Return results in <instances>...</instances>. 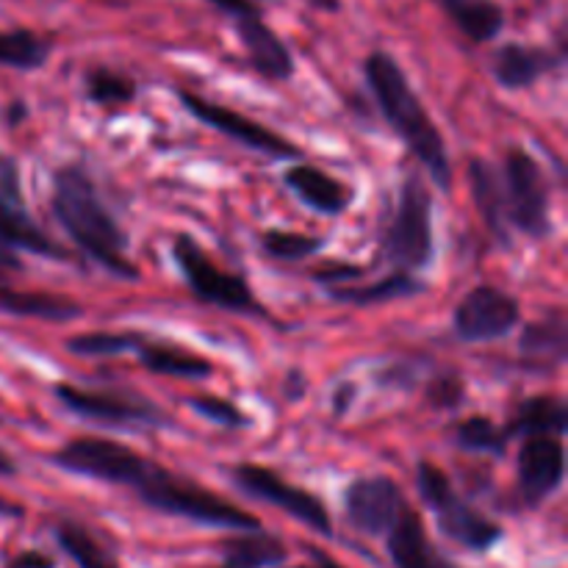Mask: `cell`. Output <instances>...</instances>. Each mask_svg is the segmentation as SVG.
Listing matches in <instances>:
<instances>
[{
    "label": "cell",
    "mask_w": 568,
    "mask_h": 568,
    "mask_svg": "<svg viewBox=\"0 0 568 568\" xmlns=\"http://www.w3.org/2000/svg\"><path fill=\"white\" fill-rule=\"evenodd\" d=\"M50 209L64 227L67 236L81 247L87 258L103 266L109 275L122 281H136L139 270L128 255V236L105 203L87 166L64 164L53 172Z\"/></svg>",
    "instance_id": "obj_1"
},
{
    "label": "cell",
    "mask_w": 568,
    "mask_h": 568,
    "mask_svg": "<svg viewBox=\"0 0 568 568\" xmlns=\"http://www.w3.org/2000/svg\"><path fill=\"white\" fill-rule=\"evenodd\" d=\"M364 78L369 92L375 94V103L381 109L383 120L388 122L394 133L403 139L410 155H416L422 166L430 172L436 186L447 192L453 186V164H449L447 142H444L442 131L427 114L425 103L416 94L414 83L403 72L392 53L375 50L364 59Z\"/></svg>",
    "instance_id": "obj_2"
},
{
    "label": "cell",
    "mask_w": 568,
    "mask_h": 568,
    "mask_svg": "<svg viewBox=\"0 0 568 568\" xmlns=\"http://www.w3.org/2000/svg\"><path fill=\"white\" fill-rule=\"evenodd\" d=\"M114 486L131 488L150 510L175 516V519H186L192 525L233 532L261 530V521L253 514L227 503L220 494L197 486L194 480H186V477L153 464L150 458L139 455L136 449L125 455Z\"/></svg>",
    "instance_id": "obj_3"
},
{
    "label": "cell",
    "mask_w": 568,
    "mask_h": 568,
    "mask_svg": "<svg viewBox=\"0 0 568 568\" xmlns=\"http://www.w3.org/2000/svg\"><path fill=\"white\" fill-rule=\"evenodd\" d=\"M416 491H419L422 503L430 508V514L436 516L442 536H447L458 547L469 549V552H491L505 538L503 527L488 519V516H483L480 510L471 508L455 491L453 480L444 475V469H438L430 460L416 464Z\"/></svg>",
    "instance_id": "obj_4"
},
{
    "label": "cell",
    "mask_w": 568,
    "mask_h": 568,
    "mask_svg": "<svg viewBox=\"0 0 568 568\" xmlns=\"http://www.w3.org/2000/svg\"><path fill=\"white\" fill-rule=\"evenodd\" d=\"M436 253L433 236V194L419 172H410L399 186L397 209L383 239V255L397 272H422Z\"/></svg>",
    "instance_id": "obj_5"
},
{
    "label": "cell",
    "mask_w": 568,
    "mask_h": 568,
    "mask_svg": "<svg viewBox=\"0 0 568 568\" xmlns=\"http://www.w3.org/2000/svg\"><path fill=\"white\" fill-rule=\"evenodd\" d=\"M172 261L181 270L183 281L192 288V294L203 303L214 305V308L233 311V314L244 316H266L264 305L258 303V297L253 294V288L247 286L242 275H233L225 272L220 264L211 261V255L200 247V242L189 233L172 242Z\"/></svg>",
    "instance_id": "obj_6"
},
{
    "label": "cell",
    "mask_w": 568,
    "mask_h": 568,
    "mask_svg": "<svg viewBox=\"0 0 568 568\" xmlns=\"http://www.w3.org/2000/svg\"><path fill=\"white\" fill-rule=\"evenodd\" d=\"M508 225L530 239H544L552 231V197L544 166L527 150L510 148L499 166Z\"/></svg>",
    "instance_id": "obj_7"
},
{
    "label": "cell",
    "mask_w": 568,
    "mask_h": 568,
    "mask_svg": "<svg viewBox=\"0 0 568 568\" xmlns=\"http://www.w3.org/2000/svg\"><path fill=\"white\" fill-rule=\"evenodd\" d=\"M55 399L64 405L70 414L78 419L100 422L109 427H128V430H139V427H172L170 414L159 408L150 399L136 397V394L122 392H92V388L72 386V383H55L53 386Z\"/></svg>",
    "instance_id": "obj_8"
},
{
    "label": "cell",
    "mask_w": 568,
    "mask_h": 568,
    "mask_svg": "<svg viewBox=\"0 0 568 568\" xmlns=\"http://www.w3.org/2000/svg\"><path fill=\"white\" fill-rule=\"evenodd\" d=\"M231 480L233 486L242 494H247L250 499L272 505V508L283 510V514H288L292 519L303 521L308 530L320 532V536L325 538H333V519L331 514H327L325 503H322L316 494L283 480L277 471L258 464H239L231 469Z\"/></svg>",
    "instance_id": "obj_9"
},
{
    "label": "cell",
    "mask_w": 568,
    "mask_h": 568,
    "mask_svg": "<svg viewBox=\"0 0 568 568\" xmlns=\"http://www.w3.org/2000/svg\"><path fill=\"white\" fill-rule=\"evenodd\" d=\"M31 253L42 258L67 261V253L31 220L22 194L20 166L9 155H0V253Z\"/></svg>",
    "instance_id": "obj_10"
},
{
    "label": "cell",
    "mask_w": 568,
    "mask_h": 568,
    "mask_svg": "<svg viewBox=\"0 0 568 568\" xmlns=\"http://www.w3.org/2000/svg\"><path fill=\"white\" fill-rule=\"evenodd\" d=\"M236 28L250 67L266 81H288L294 75V55L288 44L270 28L255 0H211Z\"/></svg>",
    "instance_id": "obj_11"
},
{
    "label": "cell",
    "mask_w": 568,
    "mask_h": 568,
    "mask_svg": "<svg viewBox=\"0 0 568 568\" xmlns=\"http://www.w3.org/2000/svg\"><path fill=\"white\" fill-rule=\"evenodd\" d=\"M178 98H181V105L194 116V120H200L203 125L214 128L216 133L227 136L231 142L242 144V148L253 150V153H264V155H270V159H277V161L303 159V148H300V144H294L292 139L270 131L266 125H261V122L239 114V111L227 109V105L200 98V94L189 92V89H181V92H178Z\"/></svg>",
    "instance_id": "obj_12"
},
{
    "label": "cell",
    "mask_w": 568,
    "mask_h": 568,
    "mask_svg": "<svg viewBox=\"0 0 568 568\" xmlns=\"http://www.w3.org/2000/svg\"><path fill=\"white\" fill-rule=\"evenodd\" d=\"M519 322V300L510 297L499 286L480 283L455 305L453 331L466 344H488L508 336Z\"/></svg>",
    "instance_id": "obj_13"
},
{
    "label": "cell",
    "mask_w": 568,
    "mask_h": 568,
    "mask_svg": "<svg viewBox=\"0 0 568 568\" xmlns=\"http://www.w3.org/2000/svg\"><path fill=\"white\" fill-rule=\"evenodd\" d=\"M405 503L408 499L403 488L392 477H358L344 491V516H347V525L361 536L383 538Z\"/></svg>",
    "instance_id": "obj_14"
},
{
    "label": "cell",
    "mask_w": 568,
    "mask_h": 568,
    "mask_svg": "<svg viewBox=\"0 0 568 568\" xmlns=\"http://www.w3.org/2000/svg\"><path fill=\"white\" fill-rule=\"evenodd\" d=\"M566 477V449L560 436H527L516 460L519 497L527 508H538L552 497Z\"/></svg>",
    "instance_id": "obj_15"
},
{
    "label": "cell",
    "mask_w": 568,
    "mask_h": 568,
    "mask_svg": "<svg viewBox=\"0 0 568 568\" xmlns=\"http://www.w3.org/2000/svg\"><path fill=\"white\" fill-rule=\"evenodd\" d=\"M381 541L386 544L394 568H460L430 541L425 521L410 503L399 508L397 519L392 521Z\"/></svg>",
    "instance_id": "obj_16"
},
{
    "label": "cell",
    "mask_w": 568,
    "mask_h": 568,
    "mask_svg": "<svg viewBox=\"0 0 568 568\" xmlns=\"http://www.w3.org/2000/svg\"><path fill=\"white\" fill-rule=\"evenodd\" d=\"M564 64V50L541 48V44H519L508 42L494 53V78L503 89L519 92V89L532 87L538 78L558 70Z\"/></svg>",
    "instance_id": "obj_17"
},
{
    "label": "cell",
    "mask_w": 568,
    "mask_h": 568,
    "mask_svg": "<svg viewBox=\"0 0 568 568\" xmlns=\"http://www.w3.org/2000/svg\"><path fill=\"white\" fill-rule=\"evenodd\" d=\"M286 189H292L294 197L303 205H308L311 211L322 216H338L347 211V205L353 203V194L344 186L338 178H333L331 172L320 170V166L311 164H297L283 175Z\"/></svg>",
    "instance_id": "obj_18"
},
{
    "label": "cell",
    "mask_w": 568,
    "mask_h": 568,
    "mask_svg": "<svg viewBox=\"0 0 568 568\" xmlns=\"http://www.w3.org/2000/svg\"><path fill=\"white\" fill-rule=\"evenodd\" d=\"M133 355L153 375L183 377V381H209L214 375V364L209 358H203L197 353H189V349L178 347V344L153 342V338L142 336V342L136 344Z\"/></svg>",
    "instance_id": "obj_19"
},
{
    "label": "cell",
    "mask_w": 568,
    "mask_h": 568,
    "mask_svg": "<svg viewBox=\"0 0 568 568\" xmlns=\"http://www.w3.org/2000/svg\"><path fill=\"white\" fill-rule=\"evenodd\" d=\"M469 186H471V197H475L477 211H480L488 231H491L499 242L510 244V225H508V214H505V194H503L499 166L488 164V161L483 159H471Z\"/></svg>",
    "instance_id": "obj_20"
},
{
    "label": "cell",
    "mask_w": 568,
    "mask_h": 568,
    "mask_svg": "<svg viewBox=\"0 0 568 568\" xmlns=\"http://www.w3.org/2000/svg\"><path fill=\"white\" fill-rule=\"evenodd\" d=\"M225 568H281L286 566L288 549L277 536L264 530H247L222 541Z\"/></svg>",
    "instance_id": "obj_21"
},
{
    "label": "cell",
    "mask_w": 568,
    "mask_h": 568,
    "mask_svg": "<svg viewBox=\"0 0 568 568\" xmlns=\"http://www.w3.org/2000/svg\"><path fill=\"white\" fill-rule=\"evenodd\" d=\"M438 6L471 42H491L505 28V9L494 0H438Z\"/></svg>",
    "instance_id": "obj_22"
},
{
    "label": "cell",
    "mask_w": 568,
    "mask_h": 568,
    "mask_svg": "<svg viewBox=\"0 0 568 568\" xmlns=\"http://www.w3.org/2000/svg\"><path fill=\"white\" fill-rule=\"evenodd\" d=\"M568 427V408L560 397L541 394L530 397L519 405L514 422H510V436H564Z\"/></svg>",
    "instance_id": "obj_23"
},
{
    "label": "cell",
    "mask_w": 568,
    "mask_h": 568,
    "mask_svg": "<svg viewBox=\"0 0 568 568\" xmlns=\"http://www.w3.org/2000/svg\"><path fill=\"white\" fill-rule=\"evenodd\" d=\"M519 349L525 358L547 361V364H564L568 353V331L564 311H549L541 320L525 325L519 338Z\"/></svg>",
    "instance_id": "obj_24"
},
{
    "label": "cell",
    "mask_w": 568,
    "mask_h": 568,
    "mask_svg": "<svg viewBox=\"0 0 568 568\" xmlns=\"http://www.w3.org/2000/svg\"><path fill=\"white\" fill-rule=\"evenodd\" d=\"M425 292L419 281H416L410 272H397L394 270L392 275H386L383 281L377 283H361V286H331L327 294H331L336 303H347V305H381V303H392V300H403V297H414V294Z\"/></svg>",
    "instance_id": "obj_25"
},
{
    "label": "cell",
    "mask_w": 568,
    "mask_h": 568,
    "mask_svg": "<svg viewBox=\"0 0 568 568\" xmlns=\"http://www.w3.org/2000/svg\"><path fill=\"white\" fill-rule=\"evenodd\" d=\"M53 541L78 568H120L116 555L78 521H59L53 527Z\"/></svg>",
    "instance_id": "obj_26"
},
{
    "label": "cell",
    "mask_w": 568,
    "mask_h": 568,
    "mask_svg": "<svg viewBox=\"0 0 568 568\" xmlns=\"http://www.w3.org/2000/svg\"><path fill=\"white\" fill-rule=\"evenodd\" d=\"M53 44L28 28L0 31V64L11 70H39L48 61Z\"/></svg>",
    "instance_id": "obj_27"
},
{
    "label": "cell",
    "mask_w": 568,
    "mask_h": 568,
    "mask_svg": "<svg viewBox=\"0 0 568 568\" xmlns=\"http://www.w3.org/2000/svg\"><path fill=\"white\" fill-rule=\"evenodd\" d=\"M508 427H499L497 422L488 419V416H469V419H464L455 427V444H458L460 449H466V453L503 458V455L508 453Z\"/></svg>",
    "instance_id": "obj_28"
},
{
    "label": "cell",
    "mask_w": 568,
    "mask_h": 568,
    "mask_svg": "<svg viewBox=\"0 0 568 568\" xmlns=\"http://www.w3.org/2000/svg\"><path fill=\"white\" fill-rule=\"evenodd\" d=\"M87 98L98 105H128L136 98V81L109 67L87 72Z\"/></svg>",
    "instance_id": "obj_29"
},
{
    "label": "cell",
    "mask_w": 568,
    "mask_h": 568,
    "mask_svg": "<svg viewBox=\"0 0 568 568\" xmlns=\"http://www.w3.org/2000/svg\"><path fill=\"white\" fill-rule=\"evenodd\" d=\"M261 247L277 261H305L325 250V239L294 231H266L261 233Z\"/></svg>",
    "instance_id": "obj_30"
},
{
    "label": "cell",
    "mask_w": 568,
    "mask_h": 568,
    "mask_svg": "<svg viewBox=\"0 0 568 568\" xmlns=\"http://www.w3.org/2000/svg\"><path fill=\"white\" fill-rule=\"evenodd\" d=\"M142 342V333H78V336L67 338V349L72 355H125L136 349Z\"/></svg>",
    "instance_id": "obj_31"
},
{
    "label": "cell",
    "mask_w": 568,
    "mask_h": 568,
    "mask_svg": "<svg viewBox=\"0 0 568 568\" xmlns=\"http://www.w3.org/2000/svg\"><path fill=\"white\" fill-rule=\"evenodd\" d=\"M189 408H192L197 416H203V419L214 422V425H220V427H247L250 425V419L236 408V405L227 403V399H222V397H214V394H200V397H192L189 399Z\"/></svg>",
    "instance_id": "obj_32"
},
{
    "label": "cell",
    "mask_w": 568,
    "mask_h": 568,
    "mask_svg": "<svg viewBox=\"0 0 568 568\" xmlns=\"http://www.w3.org/2000/svg\"><path fill=\"white\" fill-rule=\"evenodd\" d=\"M427 399L442 410H455L464 403V381L458 375H442L427 386Z\"/></svg>",
    "instance_id": "obj_33"
},
{
    "label": "cell",
    "mask_w": 568,
    "mask_h": 568,
    "mask_svg": "<svg viewBox=\"0 0 568 568\" xmlns=\"http://www.w3.org/2000/svg\"><path fill=\"white\" fill-rule=\"evenodd\" d=\"M361 275H364V270H361V266L344 264V261H336V264H331V266H325V270H316L314 272V277L325 288L342 286V283L355 281V277H361Z\"/></svg>",
    "instance_id": "obj_34"
},
{
    "label": "cell",
    "mask_w": 568,
    "mask_h": 568,
    "mask_svg": "<svg viewBox=\"0 0 568 568\" xmlns=\"http://www.w3.org/2000/svg\"><path fill=\"white\" fill-rule=\"evenodd\" d=\"M6 568H59V560L48 552H39V549H26V552L14 555Z\"/></svg>",
    "instance_id": "obj_35"
},
{
    "label": "cell",
    "mask_w": 568,
    "mask_h": 568,
    "mask_svg": "<svg viewBox=\"0 0 568 568\" xmlns=\"http://www.w3.org/2000/svg\"><path fill=\"white\" fill-rule=\"evenodd\" d=\"M308 552H311V558H314V566H292V568H347V566L338 564V560H333L331 555L322 552V549L311 547Z\"/></svg>",
    "instance_id": "obj_36"
},
{
    "label": "cell",
    "mask_w": 568,
    "mask_h": 568,
    "mask_svg": "<svg viewBox=\"0 0 568 568\" xmlns=\"http://www.w3.org/2000/svg\"><path fill=\"white\" fill-rule=\"evenodd\" d=\"M353 394H355L353 386H342V388H338V397H336V414L338 416L347 414L349 403H353Z\"/></svg>",
    "instance_id": "obj_37"
},
{
    "label": "cell",
    "mask_w": 568,
    "mask_h": 568,
    "mask_svg": "<svg viewBox=\"0 0 568 568\" xmlns=\"http://www.w3.org/2000/svg\"><path fill=\"white\" fill-rule=\"evenodd\" d=\"M14 471H17L14 460H11L9 455H3V453H0V475H14Z\"/></svg>",
    "instance_id": "obj_38"
},
{
    "label": "cell",
    "mask_w": 568,
    "mask_h": 568,
    "mask_svg": "<svg viewBox=\"0 0 568 568\" xmlns=\"http://www.w3.org/2000/svg\"><path fill=\"white\" fill-rule=\"evenodd\" d=\"M26 116V109H22V103H11V114H9V122L11 125H17V122Z\"/></svg>",
    "instance_id": "obj_39"
},
{
    "label": "cell",
    "mask_w": 568,
    "mask_h": 568,
    "mask_svg": "<svg viewBox=\"0 0 568 568\" xmlns=\"http://www.w3.org/2000/svg\"><path fill=\"white\" fill-rule=\"evenodd\" d=\"M0 514L3 516H22V508H17V505H9L0 499Z\"/></svg>",
    "instance_id": "obj_40"
},
{
    "label": "cell",
    "mask_w": 568,
    "mask_h": 568,
    "mask_svg": "<svg viewBox=\"0 0 568 568\" xmlns=\"http://www.w3.org/2000/svg\"><path fill=\"white\" fill-rule=\"evenodd\" d=\"M308 3H314L316 9H327V11L338 9V0H308Z\"/></svg>",
    "instance_id": "obj_41"
},
{
    "label": "cell",
    "mask_w": 568,
    "mask_h": 568,
    "mask_svg": "<svg viewBox=\"0 0 568 568\" xmlns=\"http://www.w3.org/2000/svg\"><path fill=\"white\" fill-rule=\"evenodd\" d=\"M222 568H225V566H222Z\"/></svg>",
    "instance_id": "obj_42"
}]
</instances>
